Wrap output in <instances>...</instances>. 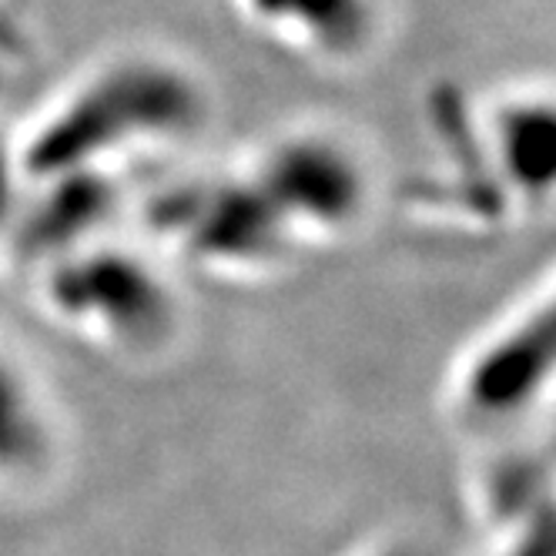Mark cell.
Segmentation results:
<instances>
[{"mask_svg": "<svg viewBox=\"0 0 556 556\" xmlns=\"http://www.w3.org/2000/svg\"><path fill=\"white\" fill-rule=\"evenodd\" d=\"M262 45L308 64H352L372 51L382 0H228Z\"/></svg>", "mask_w": 556, "mask_h": 556, "instance_id": "obj_4", "label": "cell"}, {"mask_svg": "<svg viewBox=\"0 0 556 556\" xmlns=\"http://www.w3.org/2000/svg\"><path fill=\"white\" fill-rule=\"evenodd\" d=\"M486 125L493 128V151L503 157L506 181L520 191H546L553 172V108L546 94L503 98Z\"/></svg>", "mask_w": 556, "mask_h": 556, "instance_id": "obj_7", "label": "cell"}, {"mask_svg": "<svg viewBox=\"0 0 556 556\" xmlns=\"http://www.w3.org/2000/svg\"><path fill=\"white\" fill-rule=\"evenodd\" d=\"M252 185L286 228L289 242L345 235L363 218L369 198V181L355 154L319 131L275 141L252 175Z\"/></svg>", "mask_w": 556, "mask_h": 556, "instance_id": "obj_3", "label": "cell"}, {"mask_svg": "<svg viewBox=\"0 0 556 556\" xmlns=\"http://www.w3.org/2000/svg\"><path fill=\"white\" fill-rule=\"evenodd\" d=\"M553 359L549 339V305L530 319L493 336L456 379L459 409L472 422H506L543 389Z\"/></svg>", "mask_w": 556, "mask_h": 556, "instance_id": "obj_6", "label": "cell"}, {"mask_svg": "<svg viewBox=\"0 0 556 556\" xmlns=\"http://www.w3.org/2000/svg\"><path fill=\"white\" fill-rule=\"evenodd\" d=\"M54 319L111 352H148L175 323V305L154 271L122 252L58 255L45 278Z\"/></svg>", "mask_w": 556, "mask_h": 556, "instance_id": "obj_2", "label": "cell"}, {"mask_svg": "<svg viewBox=\"0 0 556 556\" xmlns=\"http://www.w3.org/2000/svg\"><path fill=\"white\" fill-rule=\"evenodd\" d=\"M165 208V228H175L168 235L202 268H258L278 252V245H292L255 185H245L238 194L235 188L212 194L178 191Z\"/></svg>", "mask_w": 556, "mask_h": 556, "instance_id": "obj_5", "label": "cell"}, {"mask_svg": "<svg viewBox=\"0 0 556 556\" xmlns=\"http://www.w3.org/2000/svg\"><path fill=\"white\" fill-rule=\"evenodd\" d=\"M202 122V91L172 61L125 54L74 85L24 144L17 168L41 181L91 175L111 154L181 138Z\"/></svg>", "mask_w": 556, "mask_h": 556, "instance_id": "obj_1", "label": "cell"}]
</instances>
